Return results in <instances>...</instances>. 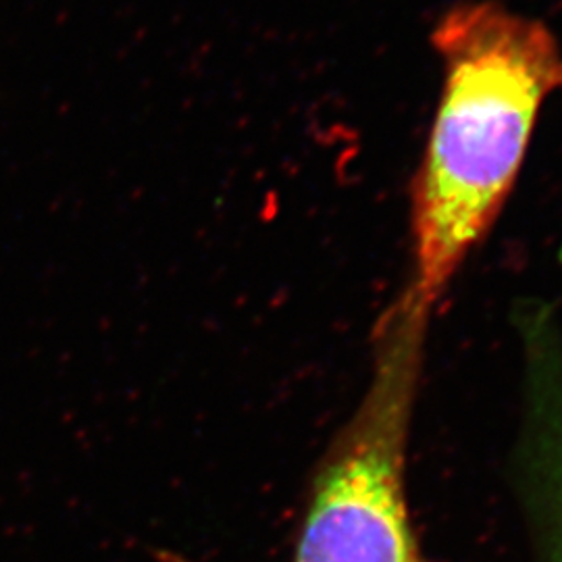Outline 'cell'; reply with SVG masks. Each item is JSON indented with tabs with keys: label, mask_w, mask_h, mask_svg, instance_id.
<instances>
[{
	"label": "cell",
	"mask_w": 562,
	"mask_h": 562,
	"mask_svg": "<svg viewBox=\"0 0 562 562\" xmlns=\"http://www.w3.org/2000/svg\"><path fill=\"white\" fill-rule=\"evenodd\" d=\"M442 92L413 183V280L431 313L501 213L546 101L562 94V46L496 0L461 2L431 32Z\"/></svg>",
	"instance_id": "cell-1"
},
{
	"label": "cell",
	"mask_w": 562,
	"mask_h": 562,
	"mask_svg": "<svg viewBox=\"0 0 562 562\" xmlns=\"http://www.w3.org/2000/svg\"><path fill=\"white\" fill-rule=\"evenodd\" d=\"M427 317L402 294L378 323L371 382L313 482L292 562H429L404 487ZM157 559L194 562L173 552Z\"/></svg>",
	"instance_id": "cell-2"
},
{
	"label": "cell",
	"mask_w": 562,
	"mask_h": 562,
	"mask_svg": "<svg viewBox=\"0 0 562 562\" xmlns=\"http://www.w3.org/2000/svg\"><path fill=\"white\" fill-rule=\"evenodd\" d=\"M529 496L542 562H562V380L538 373L527 448Z\"/></svg>",
	"instance_id": "cell-3"
}]
</instances>
